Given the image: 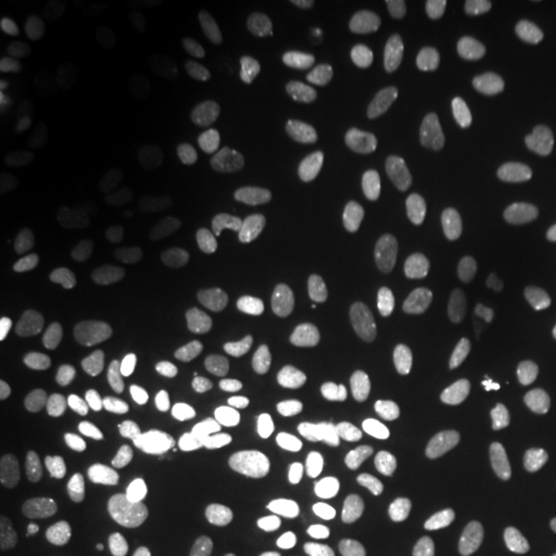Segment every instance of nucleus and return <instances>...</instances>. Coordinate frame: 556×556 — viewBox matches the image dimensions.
Listing matches in <instances>:
<instances>
[{
    "instance_id": "nucleus-1",
    "label": "nucleus",
    "mask_w": 556,
    "mask_h": 556,
    "mask_svg": "<svg viewBox=\"0 0 556 556\" xmlns=\"http://www.w3.org/2000/svg\"><path fill=\"white\" fill-rule=\"evenodd\" d=\"M552 268L533 250H516L497 258L479 276L477 299L497 317H520L544 299Z\"/></svg>"
},
{
    "instance_id": "nucleus-2",
    "label": "nucleus",
    "mask_w": 556,
    "mask_h": 556,
    "mask_svg": "<svg viewBox=\"0 0 556 556\" xmlns=\"http://www.w3.org/2000/svg\"><path fill=\"white\" fill-rule=\"evenodd\" d=\"M371 168L387 186L433 201L446 189V168L433 148L405 135H384L371 150Z\"/></svg>"
},
{
    "instance_id": "nucleus-3",
    "label": "nucleus",
    "mask_w": 556,
    "mask_h": 556,
    "mask_svg": "<svg viewBox=\"0 0 556 556\" xmlns=\"http://www.w3.org/2000/svg\"><path fill=\"white\" fill-rule=\"evenodd\" d=\"M343 397L364 426H387L407 409L409 381L389 361H364L345 374Z\"/></svg>"
},
{
    "instance_id": "nucleus-4",
    "label": "nucleus",
    "mask_w": 556,
    "mask_h": 556,
    "mask_svg": "<svg viewBox=\"0 0 556 556\" xmlns=\"http://www.w3.org/2000/svg\"><path fill=\"white\" fill-rule=\"evenodd\" d=\"M199 191L197 170L178 155L157 157L139 176L137 197L148 225L170 227L184 217Z\"/></svg>"
},
{
    "instance_id": "nucleus-5",
    "label": "nucleus",
    "mask_w": 556,
    "mask_h": 556,
    "mask_svg": "<svg viewBox=\"0 0 556 556\" xmlns=\"http://www.w3.org/2000/svg\"><path fill=\"white\" fill-rule=\"evenodd\" d=\"M430 513V500L420 490H379L366 486L345 500V520L356 533L402 531Z\"/></svg>"
},
{
    "instance_id": "nucleus-6",
    "label": "nucleus",
    "mask_w": 556,
    "mask_h": 556,
    "mask_svg": "<svg viewBox=\"0 0 556 556\" xmlns=\"http://www.w3.org/2000/svg\"><path fill=\"white\" fill-rule=\"evenodd\" d=\"M497 54L503 70L516 88V93L528 106L536 111H552L556 106V88L544 58H541L533 41L516 26H503L497 31Z\"/></svg>"
},
{
    "instance_id": "nucleus-7",
    "label": "nucleus",
    "mask_w": 556,
    "mask_h": 556,
    "mask_svg": "<svg viewBox=\"0 0 556 556\" xmlns=\"http://www.w3.org/2000/svg\"><path fill=\"white\" fill-rule=\"evenodd\" d=\"M323 225L338 248L361 253L377 240L379 214L368 193L353 186H330L319 201Z\"/></svg>"
},
{
    "instance_id": "nucleus-8",
    "label": "nucleus",
    "mask_w": 556,
    "mask_h": 556,
    "mask_svg": "<svg viewBox=\"0 0 556 556\" xmlns=\"http://www.w3.org/2000/svg\"><path fill=\"white\" fill-rule=\"evenodd\" d=\"M86 214L96 235L111 242H129L142 235L144 219L137 191L116 178H101L86 193Z\"/></svg>"
},
{
    "instance_id": "nucleus-9",
    "label": "nucleus",
    "mask_w": 556,
    "mask_h": 556,
    "mask_svg": "<svg viewBox=\"0 0 556 556\" xmlns=\"http://www.w3.org/2000/svg\"><path fill=\"white\" fill-rule=\"evenodd\" d=\"M309 443V430L299 420L276 422L261 435L245 458V471L253 482L274 486L283 482L294 464L304 456Z\"/></svg>"
},
{
    "instance_id": "nucleus-10",
    "label": "nucleus",
    "mask_w": 556,
    "mask_h": 556,
    "mask_svg": "<svg viewBox=\"0 0 556 556\" xmlns=\"http://www.w3.org/2000/svg\"><path fill=\"white\" fill-rule=\"evenodd\" d=\"M144 556H227L225 536L199 520L152 518L142 533Z\"/></svg>"
},
{
    "instance_id": "nucleus-11",
    "label": "nucleus",
    "mask_w": 556,
    "mask_h": 556,
    "mask_svg": "<svg viewBox=\"0 0 556 556\" xmlns=\"http://www.w3.org/2000/svg\"><path fill=\"white\" fill-rule=\"evenodd\" d=\"M548 358H552V338L539 323H520L495 343L500 371L516 384L539 381L546 374Z\"/></svg>"
},
{
    "instance_id": "nucleus-12",
    "label": "nucleus",
    "mask_w": 556,
    "mask_h": 556,
    "mask_svg": "<svg viewBox=\"0 0 556 556\" xmlns=\"http://www.w3.org/2000/svg\"><path fill=\"white\" fill-rule=\"evenodd\" d=\"M62 83L75 101L93 103L114 86V62L101 41L80 37L65 50L62 58Z\"/></svg>"
},
{
    "instance_id": "nucleus-13",
    "label": "nucleus",
    "mask_w": 556,
    "mask_h": 556,
    "mask_svg": "<svg viewBox=\"0 0 556 556\" xmlns=\"http://www.w3.org/2000/svg\"><path fill=\"white\" fill-rule=\"evenodd\" d=\"M122 345V319L119 312L103 304L90 312L86 325L78 330L70 345V366L78 374H93L114 364Z\"/></svg>"
},
{
    "instance_id": "nucleus-14",
    "label": "nucleus",
    "mask_w": 556,
    "mask_h": 556,
    "mask_svg": "<svg viewBox=\"0 0 556 556\" xmlns=\"http://www.w3.org/2000/svg\"><path fill=\"white\" fill-rule=\"evenodd\" d=\"M86 400V387L67 377H37L18 381L11 394L16 415L29 420H50L80 407Z\"/></svg>"
},
{
    "instance_id": "nucleus-15",
    "label": "nucleus",
    "mask_w": 556,
    "mask_h": 556,
    "mask_svg": "<svg viewBox=\"0 0 556 556\" xmlns=\"http://www.w3.org/2000/svg\"><path fill=\"white\" fill-rule=\"evenodd\" d=\"M165 3L160 0H127L114 11L106 37L122 54H144L163 31Z\"/></svg>"
},
{
    "instance_id": "nucleus-16",
    "label": "nucleus",
    "mask_w": 556,
    "mask_h": 556,
    "mask_svg": "<svg viewBox=\"0 0 556 556\" xmlns=\"http://www.w3.org/2000/svg\"><path fill=\"white\" fill-rule=\"evenodd\" d=\"M332 497V479L323 469L309 467L291 475L263 492V505L276 516L304 518Z\"/></svg>"
},
{
    "instance_id": "nucleus-17",
    "label": "nucleus",
    "mask_w": 556,
    "mask_h": 556,
    "mask_svg": "<svg viewBox=\"0 0 556 556\" xmlns=\"http://www.w3.org/2000/svg\"><path fill=\"white\" fill-rule=\"evenodd\" d=\"M240 101L250 116L263 124H278L289 116L291 93L281 73L270 65H248L240 75Z\"/></svg>"
},
{
    "instance_id": "nucleus-18",
    "label": "nucleus",
    "mask_w": 556,
    "mask_h": 556,
    "mask_svg": "<svg viewBox=\"0 0 556 556\" xmlns=\"http://www.w3.org/2000/svg\"><path fill=\"white\" fill-rule=\"evenodd\" d=\"M462 170L479 197L500 201V204H516L526 199L528 184L513 165L486 155V152L471 150L462 157Z\"/></svg>"
},
{
    "instance_id": "nucleus-19",
    "label": "nucleus",
    "mask_w": 556,
    "mask_h": 556,
    "mask_svg": "<svg viewBox=\"0 0 556 556\" xmlns=\"http://www.w3.org/2000/svg\"><path fill=\"white\" fill-rule=\"evenodd\" d=\"M443 389L451 402L464 413H482L492 405L495 387H492L490 374L475 358H451L441 371Z\"/></svg>"
},
{
    "instance_id": "nucleus-20",
    "label": "nucleus",
    "mask_w": 556,
    "mask_h": 556,
    "mask_svg": "<svg viewBox=\"0 0 556 556\" xmlns=\"http://www.w3.org/2000/svg\"><path fill=\"white\" fill-rule=\"evenodd\" d=\"M21 139L37 148H58L80 131V122L73 111L58 103H31L16 119Z\"/></svg>"
},
{
    "instance_id": "nucleus-21",
    "label": "nucleus",
    "mask_w": 556,
    "mask_h": 556,
    "mask_svg": "<svg viewBox=\"0 0 556 556\" xmlns=\"http://www.w3.org/2000/svg\"><path fill=\"white\" fill-rule=\"evenodd\" d=\"M58 163L45 148L29 142H5L0 150V178L5 184H52Z\"/></svg>"
},
{
    "instance_id": "nucleus-22",
    "label": "nucleus",
    "mask_w": 556,
    "mask_h": 556,
    "mask_svg": "<svg viewBox=\"0 0 556 556\" xmlns=\"http://www.w3.org/2000/svg\"><path fill=\"white\" fill-rule=\"evenodd\" d=\"M456 114L458 122L467 127L469 135L482 139V142L497 144V148H505V144L513 142V124L507 122V116L495 106V103L482 99V96H458Z\"/></svg>"
},
{
    "instance_id": "nucleus-23",
    "label": "nucleus",
    "mask_w": 556,
    "mask_h": 556,
    "mask_svg": "<svg viewBox=\"0 0 556 556\" xmlns=\"http://www.w3.org/2000/svg\"><path fill=\"white\" fill-rule=\"evenodd\" d=\"M47 464V451L31 435L5 430L0 435V484L11 486L21 479L37 475Z\"/></svg>"
},
{
    "instance_id": "nucleus-24",
    "label": "nucleus",
    "mask_w": 556,
    "mask_h": 556,
    "mask_svg": "<svg viewBox=\"0 0 556 556\" xmlns=\"http://www.w3.org/2000/svg\"><path fill=\"white\" fill-rule=\"evenodd\" d=\"M323 50L340 78H345L348 83H361L366 67V50L364 41L351 26H330L323 37Z\"/></svg>"
},
{
    "instance_id": "nucleus-25",
    "label": "nucleus",
    "mask_w": 556,
    "mask_h": 556,
    "mask_svg": "<svg viewBox=\"0 0 556 556\" xmlns=\"http://www.w3.org/2000/svg\"><path fill=\"white\" fill-rule=\"evenodd\" d=\"M88 281L86 263L83 255L73 248H62L52 255L45 268V278H41V296L52 299L58 294H83Z\"/></svg>"
},
{
    "instance_id": "nucleus-26",
    "label": "nucleus",
    "mask_w": 556,
    "mask_h": 556,
    "mask_svg": "<svg viewBox=\"0 0 556 556\" xmlns=\"http://www.w3.org/2000/svg\"><path fill=\"white\" fill-rule=\"evenodd\" d=\"M405 11V0H332L317 9V16L330 26L358 24V21H381Z\"/></svg>"
},
{
    "instance_id": "nucleus-27",
    "label": "nucleus",
    "mask_w": 556,
    "mask_h": 556,
    "mask_svg": "<svg viewBox=\"0 0 556 556\" xmlns=\"http://www.w3.org/2000/svg\"><path fill=\"white\" fill-rule=\"evenodd\" d=\"M0 70L11 83L26 90H41L50 80V73H47V65L39 54L31 47L16 45V41L0 50Z\"/></svg>"
},
{
    "instance_id": "nucleus-28",
    "label": "nucleus",
    "mask_w": 556,
    "mask_h": 556,
    "mask_svg": "<svg viewBox=\"0 0 556 556\" xmlns=\"http://www.w3.org/2000/svg\"><path fill=\"white\" fill-rule=\"evenodd\" d=\"M526 413L539 428L556 433V371L528 394Z\"/></svg>"
},
{
    "instance_id": "nucleus-29",
    "label": "nucleus",
    "mask_w": 556,
    "mask_h": 556,
    "mask_svg": "<svg viewBox=\"0 0 556 556\" xmlns=\"http://www.w3.org/2000/svg\"><path fill=\"white\" fill-rule=\"evenodd\" d=\"M80 312V294H58L52 299H45V307L39 312V330L54 332L67 328L75 315Z\"/></svg>"
},
{
    "instance_id": "nucleus-30",
    "label": "nucleus",
    "mask_w": 556,
    "mask_h": 556,
    "mask_svg": "<svg viewBox=\"0 0 556 556\" xmlns=\"http://www.w3.org/2000/svg\"><path fill=\"white\" fill-rule=\"evenodd\" d=\"M263 24H268L266 11L238 9V11H227L225 18H222L219 24H214V34H217L219 39L240 37V34H250V31L261 29Z\"/></svg>"
},
{
    "instance_id": "nucleus-31",
    "label": "nucleus",
    "mask_w": 556,
    "mask_h": 556,
    "mask_svg": "<svg viewBox=\"0 0 556 556\" xmlns=\"http://www.w3.org/2000/svg\"><path fill=\"white\" fill-rule=\"evenodd\" d=\"M0 258H3V270H9V266H16L18 261H24V245L13 238L9 229H0Z\"/></svg>"
},
{
    "instance_id": "nucleus-32",
    "label": "nucleus",
    "mask_w": 556,
    "mask_h": 556,
    "mask_svg": "<svg viewBox=\"0 0 556 556\" xmlns=\"http://www.w3.org/2000/svg\"><path fill=\"white\" fill-rule=\"evenodd\" d=\"M394 556H454L448 546L433 544V541H413V544L402 546Z\"/></svg>"
},
{
    "instance_id": "nucleus-33",
    "label": "nucleus",
    "mask_w": 556,
    "mask_h": 556,
    "mask_svg": "<svg viewBox=\"0 0 556 556\" xmlns=\"http://www.w3.org/2000/svg\"><path fill=\"white\" fill-rule=\"evenodd\" d=\"M531 556H556V533L539 539L531 548Z\"/></svg>"
},
{
    "instance_id": "nucleus-34",
    "label": "nucleus",
    "mask_w": 556,
    "mask_h": 556,
    "mask_svg": "<svg viewBox=\"0 0 556 556\" xmlns=\"http://www.w3.org/2000/svg\"><path fill=\"white\" fill-rule=\"evenodd\" d=\"M18 214H21V206L16 201L5 199L3 204H0V222H3V229H9V225H13V222L18 219Z\"/></svg>"
}]
</instances>
